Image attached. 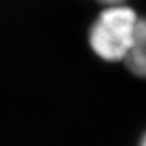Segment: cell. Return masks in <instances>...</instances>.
Returning <instances> with one entry per match:
<instances>
[{"instance_id":"cell-1","label":"cell","mask_w":146,"mask_h":146,"mask_svg":"<svg viewBox=\"0 0 146 146\" xmlns=\"http://www.w3.org/2000/svg\"><path fill=\"white\" fill-rule=\"evenodd\" d=\"M138 21L136 12L129 7H108L89 29L92 50L108 62L124 61L135 43Z\"/></svg>"},{"instance_id":"cell-2","label":"cell","mask_w":146,"mask_h":146,"mask_svg":"<svg viewBox=\"0 0 146 146\" xmlns=\"http://www.w3.org/2000/svg\"><path fill=\"white\" fill-rule=\"evenodd\" d=\"M124 64L133 75L146 78V17L138 21L135 43Z\"/></svg>"},{"instance_id":"cell-3","label":"cell","mask_w":146,"mask_h":146,"mask_svg":"<svg viewBox=\"0 0 146 146\" xmlns=\"http://www.w3.org/2000/svg\"><path fill=\"white\" fill-rule=\"evenodd\" d=\"M97 1L111 7V5H120V4L123 3V1H125V0H97Z\"/></svg>"},{"instance_id":"cell-4","label":"cell","mask_w":146,"mask_h":146,"mask_svg":"<svg viewBox=\"0 0 146 146\" xmlns=\"http://www.w3.org/2000/svg\"><path fill=\"white\" fill-rule=\"evenodd\" d=\"M140 146H146V133H145V135H143L142 140H141V143H140Z\"/></svg>"}]
</instances>
